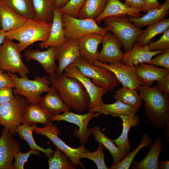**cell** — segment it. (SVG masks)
<instances>
[{
	"label": "cell",
	"instance_id": "cell-45",
	"mask_svg": "<svg viewBox=\"0 0 169 169\" xmlns=\"http://www.w3.org/2000/svg\"><path fill=\"white\" fill-rule=\"evenodd\" d=\"M13 88L5 87L0 89V104L11 100L13 97Z\"/></svg>",
	"mask_w": 169,
	"mask_h": 169
},
{
	"label": "cell",
	"instance_id": "cell-4",
	"mask_svg": "<svg viewBox=\"0 0 169 169\" xmlns=\"http://www.w3.org/2000/svg\"><path fill=\"white\" fill-rule=\"evenodd\" d=\"M102 20L108 31L111 32L120 41L125 53L132 49L137 37L144 31L133 25L127 16L108 17Z\"/></svg>",
	"mask_w": 169,
	"mask_h": 169
},
{
	"label": "cell",
	"instance_id": "cell-40",
	"mask_svg": "<svg viewBox=\"0 0 169 169\" xmlns=\"http://www.w3.org/2000/svg\"><path fill=\"white\" fill-rule=\"evenodd\" d=\"M86 0H69L59 9L62 14H65L77 18L79 13L84 6Z\"/></svg>",
	"mask_w": 169,
	"mask_h": 169
},
{
	"label": "cell",
	"instance_id": "cell-17",
	"mask_svg": "<svg viewBox=\"0 0 169 169\" xmlns=\"http://www.w3.org/2000/svg\"><path fill=\"white\" fill-rule=\"evenodd\" d=\"M104 35L93 33L77 39L81 58L90 64L93 65L97 60L98 46L101 43Z\"/></svg>",
	"mask_w": 169,
	"mask_h": 169
},
{
	"label": "cell",
	"instance_id": "cell-10",
	"mask_svg": "<svg viewBox=\"0 0 169 169\" xmlns=\"http://www.w3.org/2000/svg\"><path fill=\"white\" fill-rule=\"evenodd\" d=\"M64 35L66 39H75L84 35L98 33L105 34L108 31L100 27L94 19H80L62 14Z\"/></svg>",
	"mask_w": 169,
	"mask_h": 169
},
{
	"label": "cell",
	"instance_id": "cell-32",
	"mask_svg": "<svg viewBox=\"0 0 169 169\" xmlns=\"http://www.w3.org/2000/svg\"><path fill=\"white\" fill-rule=\"evenodd\" d=\"M147 29L136 38L134 44L141 46L147 45L156 35L164 33L169 28V19H164L148 26Z\"/></svg>",
	"mask_w": 169,
	"mask_h": 169
},
{
	"label": "cell",
	"instance_id": "cell-39",
	"mask_svg": "<svg viewBox=\"0 0 169 169\" xmlns=\"http://www.w3.org/2000/svg\"><path fill=\"white\" fill-rule=\"evenodd\" d=\"M104 146L99 143L97 150L93 152L88 150L80 155L81 159L86 158L93 161L98 169H109L105 161V153L103 152Z\"/></svg>",
	"mask_w": 169,
	"mask_h": 169
},
{
	"label": "cell",
	"instance_id": "cell-9",
	"mask_svg": "<svg viewBox=\"0 0 169 169\" xmlns=\"http://www.w3.org/2000/svg\"><path fill=\"white\" fill-rule=\"evenodd\" d=\"M34 133L43 135L49 139L55 147L66 154L70 159L71 162L79 168L80 165L85 168L82 163L80 161V155L87 150L84 144H81L77 148H74L67 145L58 136L60 135L59 128L56 125H53L50 121L42 128L35 127Z\"/></svg>",
	"mask_w": 169,
	"mask_h": 169
},
{
	"label": "cell",
	"instance_id": "cell-16",
	"mask_svg": "<svg viewBox=\"0 0 169 169\" xmlns=\"http://www.w3.org/2000/svg\"><path fill=\"white\" fill-rule=\"evenodd\" d=\"M101 43L102 47L97 60L107 64L120 62L124 53L120 49L122 44L117 37L112 33L107 32L104 35Z\"/></svg>",
	"mask_w": 169,
	"mask_h": 169
},
{
	"label": "cell",
	"instance_id": "cell-35",
	"mask_svg": "<svg viewBox=\"0 0 169 169\" xmlns=\"http://www.w3.org/2000/svg\"><path fill=\"white\" fill-rule=\"evenodd\" d=\"M114 97L116 100L133 107L139 108L142 104V99L136 89L123 86L115 91Z\"/></svg>",
	"mask_w": 169,
	"mask_h": 169
},
{
	"label": "cell",
	"instance_id": "cell-20",
	"mask_svg": "<svg viewBox=\"0 0 169 169\" xmlns=\"http://www.w3.org/2000/svg\"><path fill=\"white\" fill-rule=\"evenodd\" d=\"M164 51H152L150 49L148 45L141 46L134 44L131 50L124 53L120 62L127 66L132 67L140 63L148 62L153 56Z\"/></svg>",
	"mask_w": 169,
	"mask_h": 169
},
{
	"label": "cell",
	"instance_id": "cell-3",
	"mask_svg": "<svg viewBox=\"0 0 169 169\" xmlns=\"http://www.w3.org/2000/svg\"><path fill=\"white\" fill-rule=\"evenodd\" d=\"M52 23L38 21L34 19H28L20 28L5 32V38L19 42L18 48L21 52L35 42H44L48 39Z\"/></svg>",
	"mask_w": 169,
	"mask_h": 169
},
{
	"label": "cell",
	"instance_id": "cell-42",
	"mask_svg": "<svg viewBox=\"0 0 169 169\" xmlns=\"http://www.w3.org/2000/svg\"><path fill=\"white\" fill-rule=\"evenodd\" d=\"M40 151L31 149L28 152L23 153L19 151L15 155L14 163L13 164L14 169H23L25 162L28 161V159L31 154H34L36 155L41 156Z\"/></svg>",
	"mask_w": 169,
	"mask_h": 169
},
{
	"label": "cell",
	"instance_id": "cell-24",
	"mask_svg": "<svg viewBox=\"0 0 169 169\" xmlns=\"http://www.w3.org/2000/svg\"><path fill=\"white\" fill-rule=\"evenodd\" d=\"M121 119L122 123L123 130L122 133L117 139L113 141L122 152L128 153L131 149V142L128 139L129 131L131 128L138 126L140 118L138 115H117Z\"/></svg>",
	"mask_w": 169,
	"mask_h": 169
},
{
	"label": "cell",
	"instance_id": "cell-12",
	"mask_svg": "<svg viewBox=\"0 0 169 169\" xmlns=\"http://www.w3.org/2000/svg\"><path fill=\"white\" fill-rule=\"evenodd\" d=\"M64 73L67 76L77 79L83 85L90 98L89 109L100 106L104 103L102 97L107 91L93 84L90 79L84 75L77 66L69 65L64 69Z\"/></svg>",
	"mask_w": 169,
	"mask_h": 169
},
{
	"label": "cell",
	"instance_id": "cell-43",
	"mask_svg": "<svg viewBox=\"0 0 169 169\" xmlns=\"http://www.w3.org/2000/svg\"><path fill=\"white\" fill-rule=\"evenodd\" d=\"M160 54L145 63L161 66L169 69V49L165 50Z\"/></svg>",
	"mask_w": 169,
	"mask_h": 169
},
{
	"label": "cell",
	"instance_id": "cell-49",
	"mask_svg": "<svg viewBox=\"0 0 169 169\" xmlns=\"http://www.w3.org/2000/svg\"><path fill=\"white\" fill-rule=\"evenodd\" d=\"M69 0H54L55 8L59 9L64 7Z\"/></svg>",
	"mask_w": 169,
	"mask_h": 169
},
{
	"label": "cell",
	"instance_id": "cell-28",
	"mask_svg": "<svg viewBox=\"0 0 169 169\" xmlns=\"http://www.w3.org/2000/svg\"><path fill=\"white\" fill-rule=\"evenodd\" d=\"M163 147L161 138L156 137L146 156L143 160L139 162L133 161L132 169H158L159 158Z\"/></svg>",
	"mask_w": 169,
	"mask_h": 169
},
{
	"label": "cell",
	"instance_id": "cell-11",
	"mask_svg": "<svg viewBox=\"0 0 169 169\" xmlns=\"http://www.w3.org/2000/svg\"><path fill=\"white\" fill-rule=\"evenodd\" d=\"M102 114L100 112H88L86 114L79 115L70 111H65L62 114L52 116L50 121L62 120L77 125L79 129L74 131V135L79 140L81 144H84L87 142L91 134V128L88 127L89 122L92 118L97 117Z\"/></svg>",
	"mask_w": 169,
	"mask_h": 169
},
{
	"label": "cell",
	"instance_id": "cell-29",
	"mask_svg": "<svg viewBox=\"0 0 169 169\" xmlns=\"http://www.w3.org/2000/svg\"><path fill=\"white\" fill-rule=\"evenodd\" d=\"M139 108L126 104L119 100L113 103L107 104L104 103L100 106L89 109L88 112H101L104 115H110L114 116L117 115H135Z\"/></svg>",
	"mask_w": 169,
	"mask_h": 169
},
{
	"label": "cell",
	"instance_id": "cell-22",
	"mask_svg": "<svg viewBox=\"0 0 169 169\" xmlns=\"http://www.w3.org/2000/svg\"><path fill=\"white\" fill-rule=\"evenodd\" d=\"M38 103L42 108L53 116L62 112L70 111L63 101L59 91L53 85L50 87L44 96L41 97Z\"/></svg>",
	"mask_w": 169,
	"mask_h": 169
},
{
	"label": "cell",
	"instance_id": "cell-46",
	"mask_svg": "<svg viewBox=\"0 0 169 169\" xmlns=\"http://www.w3.org/2000/svg\"><path fill=\"white\" fill-rule=\"evenodd\" d=\"M156 87L163 94H169V74L157 81Z\"/></svg>",
	"mask_w": 169,
	"mask_h": 169
},
{
	"label": "cell",
	"instance_id": "cell-13",
	"mask_svg": "<svg viewBox=\"0 0 169 169\" xmlns=\"http://www.w3.org/2000/svg\"><path fill=\"white\" fill-rule=\"evenodd\" d=\"M81 57L77 39H66L56 48V58L58 63L55 76L63 74L64 69Z\"/></svg>",
	"mask_w": 169,
	"mask_h": 169
},
{
	"label": "cell",
	"instance_id": "cell-18",
	"mask_svg": "<svg viewBox=\"0 0 169 169\" xmlns=\"http://www.w3.org/2000/svg\"><path fill=\"white\" fill-rule=\"evenodd\" d=\"M23 56L27 61L34 60L38 62L49 76H55L57 69L55 62L56 48L50 46L47 50L43 51L38 49H29L25 51Z\"/></svg>",
	"mask_w": 169,
	"mask_h": 169
},
{
	"label": "cell",
	"instance_id": "cell-8",
	"mask_svg": "<svg viewBox=\"0 0 169 169\" xmlns=\"http://www.w3.org/2000/svg\"><path fill=\"white\" fill-rule=\"evenodd\" d=\"M20 52L18 44L5 38L0 46V70L28 77L30 71L23 63Z\"/></svg>",
	"mask_w": 169,
	"mask_h": 169
},
{
	"label": "cell",
	"instance_id": "cell-2",
	"mask_svg": "<svg viewBox=\"0 0 169 169\" xmlns=\"http://www.w3.org/2000/svg\"><path fill=\"white\" fill-rule=\"evenodd\" d=\"M51 85L59 91L62 99L70 109L83 113L88 109L89 95L82 84L77 79L66 76L64 73L59 76H49Z\"/></svg>",
	"mask_w": 169,
	"mask_h": 169
},
{
	"label": "cell",
	"instance_id": "cell-36",
	"mask_svg": "<svg viewBox=\"0 0 169 169\" xmlns=\"http://www.w3.org/2000/svg\"><path fill=\"white\" fill-rule=\"evenodd\" d=\"M0 2L26 19H33L32 0H0Z\"/></svg>",
	"mask_w": 169,
	"mask_h": 169
},
{
	"label": "cell",
	"instance_id": "cell-19",
	"mask_svg": "<svg viewBox=\"0 0 169 169\" xmlns=\"http://www.w3.org/2000/svg\"><path fill=\"white\" fill-rule=\"evenodd\" d=\"M141 11V10L127 6L119 0H107L103 12L94 20L97 24H100L104 18L108 17L129 15L139 18L143 15L140 13Z\"/></svg>",
	"mask_w": 169,
	"mask_h": 169
},
{
	"label": "cell",
	"instance_id": "cell-25",
	"mask_svg": "<svg viewBox=\"0 0 169 169\" xmlns=\"http://www.w3.org/2000/svg\"><path fill=\"white\" fill-rule=\"evenodd\" d=\"M53 116L38 103H29L24 110L21 123L30 126L38 123L46 125Z\"/></svg>",
	"mask_w": 169,
	"mask_h": 169
},
{
	"label": "cell",
	"instance_id": "cell-7",
	"mask_svg": "<svg viewBox=\"0 0 169 169\" xmlns=\"http://www.w3.org/2000/svg\"><path fill=\"white\" fill-rule=\"evenodd\" d=\"M70 65L77 66L84 75L90 79L93 84L107 91H113L120 84L111 71L103 67L90 64L81 57Z\"/></svg>",
	"mask_w": 169,
	"mask_h": 169
},
{
	"label": "cell",
	"instance_id": "cell-37",
	"mask_svg": "<svg viewBox=\"0 0 169 169\" xmlns=\"http://www.w3.org/2000/svg\"><path fill=\"white\" fill-rule=\"evenodd\" d=\"M152 139L150 136L146 133H144L142 136L141 141L140 144L133 151L129 153L124 157L122 160L119 163L111 165L108 167L109 169H128L133 159L138 152L142 147L148 146L152 143Z\"/></svg>",
	"mask_w": 169,
	"mask_h": 169
},
{
	"label": "cell",
	"instance_id": "cell-50",
	"mask_svg": "<svg viewBox=\"0 0 169 169\" xmlns=\"http://www.w3.org/2000/svg\"><path fill=\"white\" fill-rule=\"evenodd\" d=\"M158 169H169V161H158Z\"/></svg>",
	"mask_w": 169,
	"mask_h": 169
},
{
	"label": "cell",
	"instance_id": "cell-31",
	"mask_svg": "<svg viewBox=\"0 0 169 169\" xmlns=\"http://www.w3.org/2000/svg\"><path fill=\"white\" fill-rule=\"evenodd\" d=\"M91 133L95 136L94 140L99 143L102 144L112 156L114 161L112 165L119 163L127 155V154L121 151L113 140L104 134L99 126L95 125L91 128Z\"/></svg>",
	"mask_w": 169,
	"mask_h": 169
},
{
	"label": "cell",
	"instance_id": "cell-34",
	"mask_svg": "<svg viewBox=\"0 0 169 169\" xmlns=\"http://www.w3.org/2000/svg\"><path fill=\"white\" fill-rule=\"evenodd\" d=\"M107 0H86L77 18L94 19L103 12Z\"/></svg>",
	"mask_w": 169,
	"mask_h": 169
},
{
	"label": "cell",
	"instance_id": "cell-51",
	"mask_svg": "<svg viewBox=\"0 0 169 169\" xmlns=\"http://www.w3.org/2000/svg\"><path fill=\"white\" fill-rule=\"evenodd\" d=\"M5 32L2 29L0 30V46L3 43L4 39L5 38Z\"/></svg>",
	"mask_w": 169,
	"mask_h": 169
},
{
	"label": "cell",
	"instance_id": "cell-27",
	"mask_svg": "<svg viewBox=\"0 0 169 169\" xmlns=\"http://www.w3.org/2000/svg\"><path fill=\"white\" fill-rule=\"evenodd\" d=\"M144 15L135 18L128 17L129 20L137 27L140 28L149 26L164 19L169 13V0H166L161 7L158 9L150 11Z\"/></svg>",
	"mask_w": 169,
	"mask_h": 169
},
{
	"label": "cell",
	"instance_id": "cell-21",
	"mask_svg": "<svg viewBox=\"0 0 169 169\" xmlns=\"http://www.w3.org/2000/svg\"><path fill=\"white\" fill-rule=\"evenodd\" d=\"M139 80L142 85L151 87L154 81H158L169 74V69L158 68L153 64L140 63L133 67Z\"/></svg>",
	"mask_w": 169,
	"mask_h": 169
},
{
	"label": "cell",
	"instance_id": "cell-48",
	"mask_svg": "<svg viewBox=\"0 0 169 169\" xmlns=\"http://www.w3.org/2000/svg\"><path fill=\"white\" fill-rule=\"evenodd\" d=\"M124 3L127 6L141 10L144 12L145 5L143 0H125Z\"/></svg>",
	"mask_w": 169,
	"mask_h": 169
},
{
	"label": "cell",
	"instance_id": "cell-30",
	"mask_svg": "<svg viewBox=\"0 0 169 169\" xmlns=\"http://www.w3.org/2000/svg\"><path fill=\"white\" fill-rule=\"evenodd\" d=\"M33 19L52 23L55 8L54 0H32Z\"/></svg>",
	"mask_w": 169,
	"mask_h": 169
},
{
	"label": "cell",
	"instance_id": "cell-23",
	"mask_svg": "<svg viewBox=\"0 0 169 169\" xmlns=\"http://www.w3.org/2000/svg\"><path fill=\"white\" fill-rule=\"evenodd\" d=\"M62 14L59 9L55 8L49 37L46 41L40 43L39 45L40 48L50 46L57 48L66 39L64 35Z\"/></svg>",
	"mask_w": 169,
	"mask_h": 169
},
{
	"label": "cell",
	"instance_id": "cell-41",
	"mask_svg": "<svg viewBox=\"0 0 169 169\" xmlns=\"http://www.w3.org/2000/svg\"><path fill=\"white\" fill-rule=\"evenodd\" d=\"M152 51H165L169 49V29L165 31L161 38L156 41H151L148 44Z\"/></svg>",
	"mask_w": 169,
	"mask_h": 169
},
{
	"label": "cell",
	"instance_id": "cell-1",
	"mask_svg": "<svg viewBox=\"0 0 169 169\" xmlns=\"http://www.w3.org/2000/svg\"><path fill=\"white\" fill-rule=\"evenodd\" d=\"M136 89L145 104L143 107L151 125L159 128L169 126V94H164L155 86L144 85Z\"/></svg>",
	"mask_w": 169,
	"mask_h": 169
},
{
	"label": "cell",
	"instance_id": "cell-38",
	"mask_svg": "<svg viewBox=\"0 0 169 169\" xmlns=\"http://www.w3.org/2000/svg\"><path fill=\"white\" fill-rule=\"evenodd\" d=\"M69 157L56 148L53 156L48 161L49 169H75V165L68 161Z\"/></svg>",
	"mask_w": 169,
	"mask_h": 169
},
{
	"label": "cell",
	"instance_id": "cell-33",
	"mask_svg": "<svg viewBox=\"0 0 169 169\" xmlns=\"http://www.w3.org/2000/svg\"><path fill=\"white\" fill-rule=\"evenodd\" d=\"M37 124L30 126L26 124H20L18 127L17 131L19 137L23 141L28 144L31 149L39 151L44 153L46 157L49 158L54 153V151L49 147L47 149L43 148L38 145L33 139V133Z\"/></svg>",
	"mask_w": 169,
	"mask_h": 169
},
{
	"label": "cell",
	"instance_id": "cell-15",
	"mask_svg": "<svg viewBox=\"0 0 169 169\" xmlns=\"http://www.w3.org/2000/svg\"><path fill=\"white\" fill-rule=\"evenodd\" d=\"M20 144L13 135L4 127L0 138V169H14L13 161L20 151Z\"/></svg>",
	"mask_w": 169,
	"mask_h": 169
},
{
	"label": "cell",
	"instance_id": "cell-14",
	"mask_svg": "<svg viewBox=\"0 0 169 169\" xmlns=\"http://www.w3.org/2000/svg\"><path fill=\"white\" fill-rule=\"evenodd\" d=\"M93 65L103 67L111 71L123 86L136 89L138 86L142 85L136 76L134 67H129L120 62L108 64L97 60Z\"/></svg>",
	"mask_w": 169,
	"mask_h": 169
},
{
	"label": "cell",
	"instance_id": "cell-44",
	"mask_svg": "<svg viewBox=\"0 0 169 169\" xmlns=\"http://www.w3.org/2000/svg\"><path fill=\"white\" fill-rule=\"evenodd\" d=\"M3 70H0V89L5 87L14 88V82L8 74L4 73Z\"/></svg>",
	"mask_w": 169,
	"mask_h": 169
},
{
	"label": "cell",
	"instance_id": "cell-52",
	"mask_svg": "<svg viewBox=\"0 0 169 169\" xmlns=\"http://www.w3.org/2000/svg\"><path fill=\"white\" fill-rule=\"evenodd\" d=\"M1 29V19L0 17V30Z\"/></svg>",
	"mask_w": 169,
	"mask_h": 169
},
{
	"label": "cell",
	"instance_id": "cell-6",
	"mask_svg": "<svg viewBox=\"0 0 169 169\" xmlns=\"http://www.w3.org/2000/svg\"><path fill=\"white\" fill-rule=\"evenodd\" d=\"M29 103L25 97L15 94L11 100L0 104V125L15 135L21 123L24 110Z\"/></svg>",
	"mask_w": 169,
	"mask_h": 169
},
{
	"label": "cell",
	"instance_id": "cell-5",
	"mask_svg": "<svg viewBox=\"0 0 169 169\" xmlns=\"http://www.w3.org/2000/svg\"><path fill=\"white\" fill-rule=\"evenodd\" d=\"M13 79L14 86L13 91L25 97L29 103H38L41 94L48 91L51 83L46 76L35 77L34 79L28 77H19L15 74L7 71Z\"/></svg>",
	"mask_w": 169,
	"mask_h": 169
},
{
	"label": "cell",
	"instance_id": "cell-47",
	"mask_svg": "<svg viewBox=\"0 0 169 169\" xmlns=\"http://www.w3.org/2000/svg\"><path fill=\"white\" fill-rule=\"evenodd\" d=\"M143 0L145 5L144 12L146 13L153 10L160 9L162 5L157 0Z\"/></svg>",
	"mask_w": 169,
	"mask_h": 169
},
{
	"label": "cell",
	"instance_id": "cell-26",
	"mask_svg": "<svg viewBox=\"0 0 169 169\" xmlns=\"http://www.w3.org/2000/svg\"><path fill=\"white\" fill-rule=\"evenodd\" d=\"M0 17L1 29L5 32L20 28L28 20L0 2Z\"/></svg>",
	"mask_w": 169,
	"mask_h": 169
}]
</instances>
